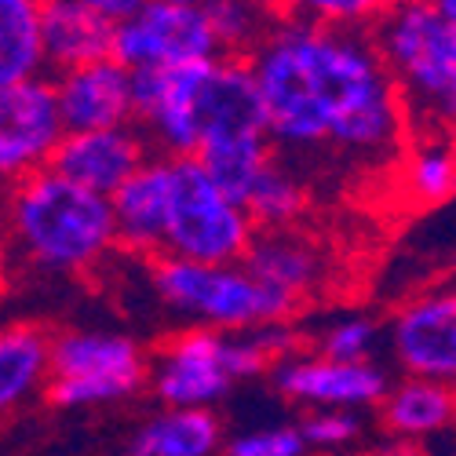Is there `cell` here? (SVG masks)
I'll list each match as a JSON object with an SVG mask.
<instances>
[{"label":"cell","mask_w":456,"mask_h":456,"mask_svg":"<svg viewBox=\"0 0 456 456\" xmlns=\"http://www.w3.org/2000/svg\"><path fill=\"white\" fill-rule=\"evenodd\" d=\"M245 62L274 158L303 179L311 161L347 168L395 165L412 135L369 33L278 19Z\"/></svg>","instance_id":"1"},{"label":"cell","mask_w":456,"mask_h":456,"mask_svg":"<svg viewBox=\"0 0 456 456\" xmlns=\"http://www.w3.org/2000/svg\"><path fill=\"white\" fill-rule=\"evenodd\" d=\"M8 263L52 278H85L118 252L110 201L52 168L4 186L0 198Z\"/></svg>","instance_id":"2"},{"label":"cell","mask_w":456,"mask_h":456,"mask_svg":"<svg viewBox=\"0 0 456 456\" xmlns=\"http://www.w3.org/2000/svg\"><path fill=\"white\" fill-rule=\"evenodd\" d=\"M412 132L449 135L456 118V22L431 0H391L369 29Z\"/></svg>","instance_id":"3"},{"label":"cell","mask_w":456,"mask_h":456,"mask_svg":"<svg viewBox=\"0 0 456 456\" xmlns=\"http://www.w3.org/2000/svg\"><path fill=\"white\" fill-rule=\"evenodd\" d=\"M150 285L175 318L212 332H248L296 314L285 299L245 271V263H190L154 256Z\"/></svg>","instance_id":"4"},{"label":"cell","mask_w":456,"mask_h":456,"mask_svg":"<svg viewBox=\"0 0 456 456\" xmlns=\"http://www.w3.org/2000/svg\"><path fill=\"white\" fill-rule=\"evenodd\" d=\"M256 226L194 158L168 161V223L161 256L190 263H241Z\"/></svg>","instance_id":"5"},{"label":"cell","mask_w":456,"mask_h":456,"mask_svg":"<svg viewBox=\"0 0 456 456\" xmlns=\"http://www.w3.org/2000/svg\"><path fill=\"white\" fill-rule=\"evenodd\" d=\"M150 358L125 332L69 329L52 336L45 391L62 409L113 405L142 391Z\"/></svg>","instance_id":"6"},{"label":"cell","mask_w":456,"mask_h":456,"mask_svg":"<svg viewBox=\"0 0 456 456\" xmlns=\"http://www.w3.org/2000/svg\"><path fill=\"white\" fill-rule=\"evenodd\" d=\"M216 55L223 52L208 12L175 4V0H146L139 12L113 26L110 59H118L128 73L194 66Z\"/></svg>","instance_id":"7"},{"label":"cell","mask_w":456,"mask_h":456,"mask_svg":"<svg viewBox=\"0 0 456 456\" xmlns=\"http://www.w3.org/2000/svg\"><path fill=\"white\" fill-rule=\"evenodd\" d=\"M146 384L165 409H216L234 387L226 332L186 325L168 336L146 365Z\"/></svg>","instance_id":"8"},{"label":"cell","mask_w":456,"mask_h":456,"mask_svg":"<svg viewBox=\"0 0 456 456\" xmlns=\"http://www.w3.org/2000/svg\"><path fill=\"white\" fill-rule=\"evenodd\" d=\"M66 135L52 77H29L0 88V179L15 183L45 172Z\"/></svg>","instance_id":"9"},{"label":"cell","mask_w":456,"mask_h":456,"mask_svg":"<svg viewBox=\"0 0 456 456\" xmlns=\"http://www.w3.org/2000/svg\"><path fill=\"white\" fill-rule=\"evenodd\" d=\"M274 387L289 402L303 405L307 412L314 409H344V412H362L369 405H379L387 395L391 379L376 362H336L322 358L314 351L307 354H289L274 369Z\"/></svg>","instance_id":"10"},{"label":"cell","mask_w":456,"mask_h":456,"mask_svg":"<svg viewBox=\"0 0 456 456\" xmlns=\"http://www.w3.org/2000/svg\"><path fill=\"white\" fill-rule=\"evenodd\" d=\"M387 347L395 365L416 379L452 384L456 376V296L431 289L402 303L387 325Z\"/></svg>","instance_id":"11"},{"label":"cell","mask_w":456,"mask_h":456,"mask_svg":"<svg viewBox=\"0 0 456 456\" xmlns=\"http://www.w3.org/2000/svg\"><path fill=\"white\" fill-rule=\"evenodd\" d=\"M146 139L135 125L125 128H95V132H66L55 146L52 172L66 183L88 190V194L110 198L142 161H150Z\"/></svg>","instance_id":"12"},{"label":"cell","mask_w":456,"mask_h":456,"mask_svg":"<svg viewBox=\"0 0 456 456\" xmlns=\"http://www.w3.org/2000/svg\"><path fill=\"white\" fill-rule=\"evenodd\" d=\"M52 88L66 132L135 125L132 73L118 59H99L77 69H62L52 77Z\"/></svg>","instance_id":"13"},{"label":"cell","mask_w":456,"mask_h":456,"mask_svg":"<svg viewBox=\"0 0 456 456\" xmlns=\"http://www.w3.org/2000/svg\"><path fill=\"white\" fill-rule=\"evenodd\" d=\"M241 263L263 289H271L278 299H285L292 311L299 303L314 299L329 281V256L322 241L303 234L299 226L256 234Z\"/></svg>","instance_id":"14"},{"label":"cell","mask_w":456,"mask_h":456,"mask_svg":"<svg viewBox=\"0 0 456 456\" xmlns=\"http://www.w3.org/2000/svg\"><path fill=\"white\" fill-rule=\"evenodd\" d=\"M106 201L113 216V231H118V248L150 259L161 256L168 223V158L142 161Z\"/></svg>","instance_id":"15"},{"label":"cell","mask_w":456,"mask_h":456,"mask_svg":"<svg viewBox=\"0 0 456 456\" xmlns=\"http://www.w3.org/2000/svg\"><path fill=\"white\" fill-rule=\"evenodd\" d=\"M113 22L95 15L81 0H41V48L45 69H77L110 59Z\"/></svg>","instance_id":"16"},{"label":"cell","mask_w":456,"mask_h":456,"mask_svg":"<svg viewBox=\"0 0 456 456\" xmlns=\"http://www.w3.org/2000/svg\"><path fill=\"white\" fill-rule=\"evenodd\" d=\"M452 412H456L452 384H438V379L405 376L379 398V424L402 442L442 435L452 424Z\"/></svg>","instance_id":"17"},{"label":"cell","mask_w":456,"mask_h":456,"mask_svg":"<svg viewBox=\"0 0 456 456\" xmlns=\"http://www.w3.org/2000/svg\"><path fill=\"white\" fill-rule=\"evenodd\" d=\"M395 168H398V186L405 201L420 208H442L456 190L452 142L442 132H412Z\"/></svg>","instance_id":"18"},{"label":"cell","mask_w":456,"mask_h":456,"mask_svg":"<svg viewBox=\"0 0 456 456\" xmlns=\"http://www.w3.org/2000/svg\"><path fill=\"white\" fill-rule=\"evenodd\" d=\"M52 336L41 325L0 329V416L15 412L45 391Z\"/></svg>","instance_id":"19"},{"label":"cell","mask_w":456,"mask_h":456,"mask_svg":"<svg viewBox=\"0 0 456 456\" xmlns=\"http://www.w3.org/2000/svg\"><path fill=\"white\" fill-rule=\"evenodd\" d=\"M223 442V424L212 409H161L146 420L128 452L132 456H212Z\"/></svg>","instance_id":"20"},{"label":"cell","mask_w":456,"mask_h":456,"mask_svg":"<svg viewBox=\"0 0 456 456\" xmlns=\"http://www.w3.org/2000/svg\"><path fill=\"white\" fill-rule=\"evenodd\" d=\"M194 161L205 168V175L226 198L245 201L252 183L274 161V146L267 132H241V135H223V139L201 142L194 150Z\"/></svg>","instance_id":"21"},{"label":"cell","mask_w":456,"mask_h":456,"mask_svg":"<svg viewBox=\"0 0 456 456\" xmlns=\"http://www.w3.org/2000/svg\"><path fill=\"white\" fill-rule=\"evenodd\" d=\"M241 208L252 219L256 234H263V231H292V226L303 223V216H307V208H311V183L303 179L292 165L274 158L267 165V172L252 183Z\"/></svg>","instance_id":"22"},{"label":"cell","mask_w":456,"mask_h":456,"mask_svg":"<svg viewBox=\"0 0 456 456\" xmlns=\"http://www.w3.org/2000/svg\"><path fill=\"white\" fill-rule=\"evenodd\" d=\"M45 77L41 0H0V88Z\"/></svg>","instance_id":"23"},{"label":"cell","mask_w":456,"mask_h":456,"mask_svg":"<svg viewBox=\"0 0 456 456\" xmlns=\"http://www.w3.org/2000/svg\"><path fill=\"white\" fill-rule=\"evenodd\" d=\"M208 22L219 41V52L245 59L278 22V12L271 0H223V4L208 8Z\"/></svg>","instance_id":"24"},{"label":"cell","mask_w":456,"mask_h":456,"mask_svg":"<svg viewBox=\"0 0 456 456\" xmlns=\"http://www.w3.org/2000/svg\"><path fill=\"white\" fill-rule=\"evenodd\" d=\"M278 19L344 29V33H369L372 22L387 12L391 0H271Z\"/></svg>","instance_id":"25"},{"label":"cell","mask_w":456,"mask_h":456,"mask_svg":"<svg viewBox=\"0 0 456 456\" xmlns=\"http://www.w3.org/2000/svg\"><path fill=\"white\" fill-rule=\"evenodd\" d=\"M379 339H384V329H379L376 318L369 314H336L318 329L314 339V354L322 358H336V362H372Z\"/></svg>","instance_id":"26"},{"label":"cell","mask_w":456,"mask_h":456,"mask_svg":"<svg viewBox=\"0 0 456 456\" xmlns=\"http://www.w3.org/2000/svg\"><path fill=\"white\" fill-rule=\"evenodd\" d=\"M307 449H344L362 435V416L344 412V409H314L307 412V420L296 424Z\"/></svg>","instance_id":"27"},{"label":"cell","mask_w":456,"mask_h":456,"mask_svg":"<svg viewBox=\"0 0 456 456\" xmlns=\"http://www.w3.org/2000/svg\"><path fill=\"white\" fill-rule=\"evenodd\" d=\"M226 452L231 456H311V449H307V442H303L296 424L245 431V435H238L231 442Z\"/></svg>","instance_id":"28"},{"label":"cell","mask_w":456,"mask_h":456,"mask_svg":"<svg viewBox=\"0 0 456 456\" xmlns=\"http://www.w3.org/2000/svg\"><path fill=\"white\" fill-rule=\"evenodd\" d=\"M81 4H88L95 15H102L106 22L118 26L121 19H128L132 12H139V8L146 4V0H81Z\"/></svg>","instance_id":"29"},{"label":"cell","mask_w":456,"mask_h":456,"mask_svg":"<svg viewBox=\"0 0 456 456\" xmlns=\"http://www.w3.org/2000/svg\"><path fill=\"white\" fill-rule=\"evenodd\" d=\"M431 8H435L438 15H445V19L456 22V0H431Z\"/></svg>","instance_id":"30"},{"label":"cell","mask_w":456,"mask_h":456,"mask_svg":"<svg viewBox=\"0 0 456 456\" xmlns=\"http://www.w3.org/2000/svg\"><path fill=\"white\" fill-rule=\"evenodd\" d=\"M175 4H186V8H201V12H208V8L223 4V0H175Z\"/></svg>","instance_id":"31"},{"label":"cell","mask_w":456,"mask_h":456,"mask_svg":"<svg viewBox=\"0 0 456 456\" xmlns=\"http://www.w3.org/2000/svg\"><path fill=\"white\" fill-rule=\"evenodd\" d=\"M8 271V245H4V226H0V278Z\"/></svg>","instance_id":"32"},{"label":"cell","mask_w":456,"mask_h":456,"mask_svg":"<svg viewBox=\"0 0 456 456\" xmlns=\"http://www.w3.org/2000/svg\"><path fill=\"white\" fill-rule=\"evenodd\" d=\"M4 186H8V183H4V179H0V198H4Z\"/></svg>","instance_id":"33"},{"label":"cell","mask_w":456,"mask_h":456,"mask_svg":"<svg viewBox=\"0 0 456 456\" xmlns=\"http://www.w3.org/2000/svg\"><path fill=\"white\" fill-rule=\"evenodd\" d=\"M438 456H452V452H449V449H445V452H438Z\"/></svg>","instance_id":"34"}]
</instances>
